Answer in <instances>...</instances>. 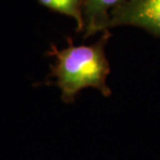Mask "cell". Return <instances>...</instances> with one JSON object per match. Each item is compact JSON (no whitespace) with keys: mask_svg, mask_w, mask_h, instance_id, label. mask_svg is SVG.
Here are the masks:
<instances>
[{"mask_svg":"<svg viewBox=\"0 0 160 160\" xmlns=\"http://www.w3.org/2000/svg\"><path fill=\"white\" fill-rule=\"evenodd\" d=\"M134 26L160 38V0H126L109 13L106 30Z\"/></svg>","mask_w":160,"mask_h":160,"instance_id":"cell-2","label":"cell"},{"mask_svg":"<svg viewBox=\"0 0 160 160\" xmlns=\"http://www.w3.org/2000/svg\"><path fill=\"white\" fill-rule=\"evenodd\" d=\"M110 36L109 30L103 31L100 40L91 46H76L69 38L64 49L52 45L48 54L54 56L56 62L51 66V77L56 78L64 102H73L80 91L87 87L97 89L105 97L111 94L107 85L110 66L105 54Z\"/></svg>","mask_w":160,"mask_h":160,"instance_id":"cell-1","label":"cell"},{"mask_svg":"<svg viewBox=\"0 0 160 160\" xmlns=\"http://www.w3.org/2000/svg\"><path fill=\"white\" fill-rule=\"evenodd\" d=\"M41 5L74 19L77 22V31L84 30V4L85 0H38Z\"/></svg>","mask_w":160,"mask_h":160,"instance_id":"cell-4","label":"cell"},{"mask_svg":"<svg viewBox=\"0 0 160 160\" xmlns=\"http://www.w3.org/2000/svg\"><path fill=\"white\" fill-rule=\"evenodd\" d=\"M126 0H85L84 16V37L106 31L109 13L115 7Z\"/></svg>","mask_w":160,"mask_h":160,"instance_id":"cell-3","label":"cell"}]
</instances>
